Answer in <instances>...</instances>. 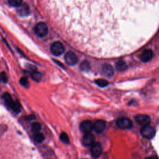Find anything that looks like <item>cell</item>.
I'll use <instances>...</instances> for the list:
<instances>
[{
	"mask_svg": "<svg viewBox=\"0 0 159 159\" xmlns=\"http://www.w3.org/2000/svg\"><path fill=\"white\" fill-rule=\"evenodd\" d=\"M140 134L142 136L147 139H152L155 135V130L153 127L148 125H143L140 129Z\"/></svg>",
	"mask_w": 159,
	"mask_h": 159,
	"instance_id": "obj_1",
	"label": "cell"
},
{
	"mask_svg": "<svg viewBox=\"0 0 159 159\" xmlns=\"http://www.w3.org/2000/svg\"><path fill=\"white\" fill-rule=\"evenodd\" d=\"M35 33L39 37H43L48 33V27L44 22H39L35 27Z\"/></svg>",
	"mask_w": 159,
	"mask_h": 159,
	"instance_id": "obj_2",
	"label": "cell"
},
{
	"mask_svg": "<svg viewBox=\"0 0 159 159\" xmlns=\"http://www.w3.org/2000/svg\"><path fill=\"white\" fill-rule=\"evenodd\" d=\"M117 127L122 129H127L132 127L133 123L130 119L127 117H120L116 121Z\"/></svg>",
	"mask_w": 159,
	"mask_h": 159,
	"instance_id": "obj_3",
	"label": "cell"
},
{
	"mask_svg": "<svg viewBox=\"0 0 159 159\" xmlns=\"http://www.w3.org/2000/svg\"><path fill=\"white\" fill-rule=\"evenodd\" d=\"M51 52L55 56H59L61 55L65 50L63 45L60 42H55L52 43L50 47Z\"/></svg>",
	"mask_w": 159,
	"mask_h": 159,
	"instance_id": "obj_4",
	"label": "cell"
},
{
	"mask_svg": "<svg viewBox=\"0 0 159 159\" xmlns=\"http://www.w3.org/2000/svg\"><path fill=\"white\" fill-rule=\"evenodd\" d=\"M65 60L68 65H75L78 62V57L73 52H68L65 56Z\"/></svg>",
	"mask_w": 159,
	"mask_h": 159,
	"instance_id": "obj_5",
	"label": "cell"
},
{
	"mask_svg": "<svg viewBox=\"0 0 159 159\" xmlns=\"http://www.w3.org/2000/svg\"><path fill=\"white\" fill-rule=\"evenodd\" d=\"M135 120L137 124L142 126L148 125L150 122V118L145 114H138L135 117Z\"/></svg>",
	"mask_w": 159,
	"mask_h": 159,
	"instance_id": "obj_6",
	"label": "cell"
},
{
	"mask_svg": "<svg viewBox=\"0 0 159 159\" xmlns=\"http://www.w3.org/2000/svg\"><path fill=\"white\" fill-rule=\"evenodd\" d=\"M102 147L99 143H94L91 146V153L94 158L99 157L102 153Z\"/></svg>",
	"mask_w": 159,
	"mask_h": 159,
	"instance_id": "obj_7",
	"label": "cell"
},
{
	"mask_svg": "<svg viewBox=\"0 0 159 159\" xmlns=\"http://www.w3.org/2000/svg\"><path fill=\"white\" fill-rule=\"evenodd\" d=\"M80 128L81 131L84 134L90 133L93 129V124L89 120H84L81 123Z\"/></svg>",
	"mask_w": 159,
	"mask_h": 159,
	"instance_id": "obj_8",
	"label": "cell"
},
{
	"mask_svg": "<svg viewBox=\"0 0 159 159\" xmlns=\"http://www.w3.org/2000/svg\"><path fill=\"white\" fill-rule=\"evenodd\" d=\"M106 129V123L102 120H97L93 124V129L98 134H101L104 132Z\"/></svg>",
	"mask_w": 159,
	"mask_h": 159,
	"instance_id": "obj_9",
	"label": "cell"
},
{
	"mask_svg": "<svg viewBox=\"0 0 159 159\" xmlns=\"http://www.w3.org/2000/svg\"><path fill=\"white\" fill-rule=\"evenodd\" d=\"M95 137L93 134L90 133L85 134L83 138V143L84 145L86 147L91 146L93 143H94Z\"/></svg>",
	"mask_w": 159,
	"mask_h": 159,
	"instance_id": "obj_10",
	"label": "cell"
},
{
	"mask_svg": "<svg viewBox=\"0 0 159 159\" xmlns=\"http://www.w3.org/2000/svg\"><path fill=\"white\" fill-rule=\"evenodd\" d=\"M114 70L113 67L109 64H105L102 67V73L104 76L111 77L114 75Z\"/></svg>",
	"mask_w": 159,
	"mask_h": 159,
	"instance_id": "obj_11",
	"label": "cell"
},
{
	"mask_svg": "<svg viewBox=\"0 0 159 159\" xmlns=\"http://www.w3.org/2000/svg\"><path fill=\"white\" fill-rule=\"evenodd\" d=\"M153 52L150 50V49H147L145 50V51L143 52V53L141 55L140 58L141 60L143 62H148L153 57Z\"/></svg>",
	"mask_w": 159,
	"mask_h": 159,
	"instance_id": "obj_12",
	"label": "cell"
},
{
	"mask_svg": "<svg viewBox=\"0 0 159 159\" xmlns=\"http://www.w3.org/2000/svg\"><path fill=\"white\" fill-rule=\"evenodd\" d=\"M2 99L4 101V103L6 104V105L10 107L12 106V104L14 103V101L11 97V96L8 93H4L3 94H2Z\"/></svg>",
	"mask_w": 159,
	"mask_h": 159,
	"instance_id": "obj_13",
	"label": "cell"
},
{
	"mask_svg": "<svg viewBox=\"0 0 159 159\" xmlns=\"http://www.w3.org/2000/svg\"><path fill=\"white\" fill-rule=\"evenodd\" d=\"M18 12L20 16H26V15H27L29 12V9L28 6L27 5H25V4L20 5V6H19Z\"/></svg>",
	"mask_w": 159,
	"mask_h": 159,
	"instance_id": "obj_14",
	"label": "cell"
},
{
	"mask_svg": "<svg viewBox=\"0 0 159 159\" xmlns=\"http://www.w3.org/2000/svg\"><path fill=\"white\" fill-rule=\"evenodd\" d=\"M116 68L117 71H123L126 70L127 68V65L123 60H119L118 61L116 64Z\"/></svg>",
	"mask_w": 159,
	"mask_h": 159,
	"instance_id": "obj_15",
	"label": "cell"
},
{
	"mask_svg": "<svg viewBox=\"0 0 159 159\" xmlns=\"http://www.w3.org/2000/svg\"><path fill=\"white\" fill-rule=\"evenodd\" d=\"M91 68V66H90V64L89 63L86 61V60H84V61H83L80 65V69L84 71V72H87Z\"/></svg>",
	"mask_w": 159,
	"mask_h": 159,
	"instance_id": "obj_16",
	"label": "cell"
},
{
	"mask_svg": "<svg viewBox=\"0 0 159 159\" xmlns=\"http://www.w3.org/2000/svg\"><path fill=\"white\" fill-rule=\"evenodd\" d=\"M11 109L16 114H18L21 111V106L19 102L17 101H14V103L12 104V106L11 107Z\"/></svg>",
	"mask_w": 159,
	"mask_h": 159,
	"instance_id": "obj_17",
	"label": "cell"
},
{
	"mask_svg": "<svg viewBox=\"0 0 159 159\" xmlns=\"http://www.w3.org/2000/svg\"><path fill=\"white\" fill-rule=\"evenodd\" d=\"M31 129H32V132H34L35 133L39 132L41 129V125L39 122H33L31 124Z\"/></svg>",
	"mask_w": 159,
	"mask_h": 159,
	"instance_id": "obj_18",
	"label": "cell"
},
{
	"mask_svg": "<svg viewBox=\"0 0 159 159\" xmlns=\"http://www.w3.org/2000/svg\"><path fill=\"white\" fill-rule=\"evenodd\" d=\"M95 83L98 85V86H100V87H101V88H103V87H106V86H107L108 85V82H107V81H106V80H104V79H98V80H95Z\"/></svg>",
	"mask_w": 159,
	"mask_h": 159,
	"instance_id": "obj_19",
	"label": "cell"
},
{
	"mask_svg": "<svg viewBox=\"0 0 159 159\" xmlns=\"http://www.w3.org/2000/svg\"><path fill=\"white\" fill-rule=\"evenodd\" d=\"M31 76L32 79L36 81H39L42 78V75L40 72H37V71H34L32 73Z\"/></svg>",
	"mask_w": 159,
	"mask_h": 159,
	"instance_id": "obj_20",
	"label": "cell"
},
{
	"mask_svg": "<svg viewBox=\"0 0 159 159\" xmlns=\"http://www.w3.org/2000/svg\"><path fill=\"white\" fill-rule=\"evenodd\" d=\"M60 140L63 142H64L65 143H70V139H69V137H68V135L66 134V133H65V132H63V133H61V134H60Z\"/></svg>",
	"mask_w": 159,
	"mask_h": 159,
	"instance_id": "obj_21",
	"label": "cell"
},
{
	"mask_svg": "<svg viewBox=\"0 0 159 159\" xmlns=\"http://www.w3.org/2000/svg\"><path fill=\"white\" fill-rule=\"evenodd\" d=\"M22 0H8L9 4L13 7H19L22 4Z\"/></svg>",
	"mask_w": 159,
	"mask_h": 159,
	"instance_id": "obj_22",
	"label": "cell"
},
{
	"mask_svg": "<svg viewBox=\"0 0 159 159\" xmlns=\"http://www.w3.org/2000/svg\"><path fill=\"white\" fill-rule=\"evenodd\" d=\"M34 139L35 140L36 142L40 143L44 140V136L42 133L37 132L34 135Z\"/></svg>",
	"mask_w": 159,
	"mask_h": 159,
	"instance_id": "obj_23",
	"label": "cell"
},
{
	"mask_svg": "<svg viewBox=\"0 0 159 159\" xmlns=\"http://www.w3.org/2000/svg\"><path fill=\"white\" fill-rule=\"evenodd\" d=\"M19 83H20V84L22 86H24V87H25V88H27V87H29V81H28V80H27L25 77H22V78H21L20 79V80H19Z\"/></svg>",
	"mask_w": 159,
	"mask_h": 159,
	"instance_id": "obj_24",
	"label": "cell"
},
{
	"mask_svg": "<svg viewBox=\"0 0 159 159\" xmlns=\"http://www.w3.org/2000/svg\"><path fill=\"white\" fill-rule=\"evenodd\" d=\"M1 81H2V83H5L7 81V77L5 72H2L1 74Z\"/></svg>",
	"mask_w": 159,
	"mask_h": 159,
	"instance_id": "obj_25",
	"label": "cell"
},
{
	"mask_svg": "<svg viewBox=\"0 0 159 159\" xmlns=\"http://www.w3.org/2000/svg\"><path fill=\"white\" fill-rule=\"evenodd\" d=\"M146 159H158L157 157H149V158H147Z\"/></svg>",
	"mask_w": 159,
	"mask_h": 159,
	"instance_id": "obj_26",
	"label": "cell"
}]
</instances>
